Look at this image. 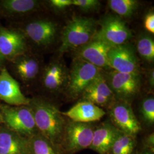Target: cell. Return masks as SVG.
<instances>
[{
    "mask_svg": "<svg viewBox=\"0 0 154 154\" xmlns=\"http://www.w3.org/2000/svg\"><path fill=\"white\" fill-rule=\"evenodd\" d=\"M40 8L35 0H1L0 13L8 18H15L32 13Z\"/></svg>",
    "mask_w": 154,
    "mask_h": 154,
    "instance_id": "ffe728a7",
    "label": "cell"
},
{
    "mask_svg": "<svg viewBox=\"0 0 154 154\" xmlns=\"http://www.w3.org/2000/svg\"><path fill=\"white\" fill-rule=\"evenodd\" d=\"M1 123H2V118H1V116H0V124H1Z\"/></svg>",
    "mask_w": 154,
    "mask_h": 154,
    "instance_id": "d6a6232c",
    "label": "cell"
},
{
    "mask_svg": "<svg viewBox=\"0 0 154 154\" xmlns=\"http://www.w3.org/2000/svg\"><path fill=\"white\" fill-rule=\"evenodd\" d=\"M68 72L66 66L61 61L50 62L45 67L42 75L43 87L51 93H57L65 89Z\"/></svg>",
    "mask_w": 154,
    "mask_h": 154,
    "instance_id": "9a60e30c",
    "label": "cell"
},
{
    "mask_svg": "<svg viewBox=\"0 0 154 154\" xmlns=\"http://www.w3.org/2000/svg\"><path fill=\"white\" fill-rule=\"evenodd\" d=\"M85 100L88 101L99 107L110 106L115 101L116 97L102 72L96 77L82 94Z\"/></svg>",
    "mask_w": 154,
    "mask_h": 154,
    "instance_id": "5bb4252c",
    "label": "cell"
},
{
    "mask_svg": "<svg viewBox=\"0 0 154 154\" xmlns=\"http://www.w3.org/2000/svg\"><path fill=\"white\" fill-rule=\"evenodd\" d=\"M142 154H154V152H151V151H145L144 152H143Z\"/></svg>",
    "mask_w": 154,
    "mask_h": 154,
    "instance_id": "1f68e13d",
    "label": "cell"
},
{
    "mask_svg": "<svg viewBox=\"0 0 154 154\" xmlns=\"http://www.w3.org/2000/svg\"><path fill=\"white\" fill-rule=\"evenodd\" d=\"M97 23L91 18L74 17L63 29L60 53L75 50L93 38Z\"/></svg>",
    "mask_w": 154,
    "mask_h": 154,
    "instance_id": "7a4b0ae2",
    "label": "cell"
},
{
    "mask_svg": "<svg viewBox=\"0 0 154 154\" xmlns=\"http://www.w3.org/2000/svg\"><path fill=\"white\" fill-rule=\"evenodd\" d=\"M110 69L123 73L139 74V63L135 52L130 45L112 47L108 53Z\"/></svg>",
    "mask_w": 154,
    "mask_h": 154,
    "instance_id": "9c48e42d",
    "label": "cell"
},
{
    "mask_svg": "<svg viewBox=\"0 0 154 154\" xmlns=\"http://www.w3.org/2000/svg\"><path fill=\"white\" fill-rule=\"evenodd\" d=\"M140 113L144 121L147 125H152L154 123V98L147 97L143 100L140 105Z\"/></svg>",
    "mask_w": 154,
    "mask_h": 154,
    "instance_id": "d4e9b609",
    "label": "cell"
},
{
    "mask_svg": "<svg viewBox=\"0 0 154 154\" xmlns=\"http://www.w3.org/2000/svg\"><path fill=\"white\" fill-rule=\"evenodd\" d=\"M102 72V69L88 62L75 58L68 72L65 88L66 94L72 99L82 95L88 85Z\"/></svg>",
    "mask_w": 154,
    "mask_h": 154,
    "instance_id": "277c9868",
    "label": "cell"
},
{
    "mask_svg": "<svg viewBox=\"0 0 154 154\" xmlns=\"http://www.w3.org/2000/svg\"><path fill=\"white\" fill-rule=\"evenodd\" d=\"M110 9L122 17L130 18L137 11L139 2L136 0H110Z\"/></svg>",
    "mask_w": 154,
    "mask_h": 154,
    "instance_id": "603a6c76",
    "label": "cell"
},
{
    "mask_svg": "<svg viewBox=\"0 0 154 154\" xmlns=\"http://www.w3.org/2000/svg\"><path fill=\"white\" fill-rule=\"evenodd\" d=\"M137 48L139 55L144 61L152 62L154 60V41L147 34H142L139 37Z\"/></svg>",
    "mask_w": 154,
    "mask_h": 154,
    "instance_id": "cb8c5ba5",
    "label": "cell"
},
{
    "mask_svg": "<svg viewBox=\"0 0 154 154\" xmlns=\"http://www.w3.org/2000/svg\"><path fill=\"white\" fill-rule=\"evenodd\" d=\"M28 106L38 132L58 148L66 125L61 111L51 102L38 97L30 99Z\"/></svg>",
    "mask_w": 154,
    "mask_h": 154,
    "instance_id": "6da1fadb",
    "label": "cell"
},
{
    "mask_svg": "<svg viewBox=\"0 0 154 154\" xmlns=\"http://www.w3.org/2000/svg\"><path fill=\"white\" fill-rule=\"evenodd\" d=\"M0 154H30L29 139L0 126Z\"/></svg>",
    "mask_w": 154,
    "mask_h": 154,
    "instance_id": "ac0fdd59",
    "label": "cell"
},
{
    "mask_svg": "<svg viewBox=\"0 0 154 154\" xmlns=\"http://www.w3.org/2000/svg\"><path fill=\"white\" fill-rule=\"evenodd\" d=\"M21 31L26 38L29 39L37 46L46 48L55 40L57 25L50 20L39 19L28 22Z\"/></svg>",
    "mask_w": 154,
    "mask_h": 154,
    "instance_id": "30bf717a",
    "label": "cell"
},
{
    "mask_svg": "<svg viewBox=\"0 0 154 154\" xmlns=\"http://www.w3.org/2000/svg\"><path fill=\"white\" fill-rule=\"evenodd\" d=\"M105 75L117 100L129 102L138 93L140 86L139 74L123 73L112 70Z\"/></svg>",
    "mask_w": 154,
    "mask_h": 154,
    "instance_id": "52a82bcc",
    "label": "cell"
},
{
    "mask_svg": "<svg viewBox=\"0 0 154 154\" xmlns=\"http://www.w3.org/2000/svg\"><path fill=\"white\" fill-rule=\"evenodd\" d=\"M0 116L5 127L22 137L30 138L39 132L32 111L28 105L0 104Z\"/></svg>",
    "mask_w": 154,
    "mask_h": 154,
    "instance_id": "3957f363",
    "label": "cell"
},
{
    "mask_svg": "<svg viewBox=\"0 0 154 154\" xmlns=\"http://www.w3.org/2000/svg\"><path fill=\"white\" fill-rule=\"evenodd\" d=\"M26 38L20 30L0 26V53L6 61L27 52Z\"/></svg>",
    "mask_w": 154,
    "mask_h": 154,
    "instance_id": "8fae6325",
    "label": "cell"
},
{
    "mask_svg": "<svg viewBox=\"0 0 154 154\" xmlns=\"http://www.w3.org/2000/svg\"><path fill=\"white\" fill-rule=\"evenodd\" d=\"M94 130L90 123L70 122L66 123L61 144L69 154L89 148Z\"/></svg>",
    "mask_w": 154,
    "mask_h": 154,
    "instance_id": "8992f818",
    "label": "cell"
},
{
    "mask_svg": "<svg viewBox=\"0 0 154 154\" xmlns=\"http://www.w3.org/2000/svg\"><path fill=\"white\" fill-rule=\"evenodd\" d=\"M0 99L10 106L29 105L30 99L22 93L18 82L6 67L0 71Z\"/></svg>",
    "mask_w": 154,
    "mask_h": 154,
    "instance_id": "7c38bea8",
    "label": "cell"
},
{
    "mask_svg": "<svg viewBox=\"0 0 154 154\" xmlns=\"http://www.w3.org/2000/svg\"><path fill=\"white\" fill-rule=\"evenodd\" d=\"M28 139L30 154H60L59 149L39 132Z\"/></svg>",
    "mask_w": 154,
    "mask_h": 154,
    "instance_id": "44dd1931",
    "label": "cell"
},
{
    "mask_svg": "<svg viewBox=\"0 0 154 154\" xmlns=\"http://www.w3.org/2000/svg\"><path fill=\"white\" fill-rule=\"evenodd\" d=\"M72 5L76 6L84 12H89L97 11L100 3L97 0H72Z\"/></svg>",
    "mask_w": 154,
    "mask_h": 154,
    "instance_id": "484cf974",
    "label": "cell"
},
{
    "mask_svg": "<svg viewBox=\"0 0 154 154\" xmlns=\"http://www.w3.org/2000/svg\"><path fill=\"white\" fill-rule=\"evenodd\" d=\"M100 29L93 39L98 40L115 47L126 44L132 37V33L121 17L109 14L103 17L99 22Z\"/></svg>",
    "mask_w": 154,
    "mask_h": 154,
    "instance_id": "5b68a950",
    "label": "cell"
},
{
    "mask_svg": "<svg viewBox=\"0 0 154 154\" xmlns=\"http://www.w3.org/2000/svg\"><path fill=\"white\" fill-rule=\"evenodd\" d=\"M112 48L98 40L92 39L88 44L75 50V57L88 62L100 69H110L107 55Z\"/></svg>",
    "mask_w": 154,
    "mask_h": 154,
    "instance_id": "4fadbf2b",
    "label": "cell"
},
{
    "mask_svg": "<svg viewBox=\"0 0 154 154\" xmlns=\"http://www.w3.org/2000/svg\"><path fill=\"white\" fill-rule=\"evenodd\" d=\"M118 130L110 122H105L94 129L92 142L89 149L99 154L110 152Z\"/></svg>",
    "mask_w": 154,
    "mask_h": 154,
    "instance_id": "d6986e66",
    "label": "cell"
},
{
    "mask_svg": "<svg viewBox=\"0 0 154 154\" xmlns=\"http://www.w3.org/2000/svg\"><path fill=\"white\" fill-rule=\"evenodd\" d=\"M148 82H149V86L150 88H154V69L151 70L149 72L148 77Z\"/></svg>",
    "mask_w": 154,
    "mask_h": 154,
    "instance_id": "f546056e",
    "label": "cell"
},
{
    "mask_svg": "<svg viewBox=\"0 0 154 154\" xmlns=\"http://www.w3.org/2000/svg\"><path fill=\"white\" fill-rule=\"evenodd\" d=\"M145 145L149 149V151L154 152V133L149 134L145 139Z\"/></svg>",
    "mask_w": 154,
    "mask_h": 154,
    "instance_id": "f1b7e54d",
    "label": "cell"
},
{
    "mask_svg": "<svg viewBox=\"0 0 154 154\" xmlns=\"http://www.w3.org/2000/svg\"><path fill=\"white\" fill-rule=\"evenodd\" d=\"M72 0H50L49 1L50 6L55 11H62L72 5Z\"/></svg>",
    "mask_w": 154,
    "mask_h": 154,
    "instance_id": "4316f807",
    "label": "cell"
},
{
    "mask_svg": "<svg viewBox=\"0 0 154 154\" xmlns=\"http://www.w3.org/2000/svg\"><path fill=\"white\" fill-rule=\"evenodd\" d=\"M109 107L111 123L118 130L134 137L140 131V125L129 102L116 100Z\"/></svg>",
    "mask_w": 154,
    "mask_h": 154,
    "instance_id": "ba28073f",
    "label": "cell"
},
{
    "mask_svg": "<svg viewBox=\"0 0 154 154\" xmlns=\"http://www.w3.org/2000/svg\"><path fill=\"white\" fill-rule=\"evenodd\" d=\"M61 113L72 121L84 123L98 121L106 114L102 108L85 100L78 102L69 110Z\"/></svg>",
    "mask_w": 154,
    "mask_h": 154,
    "instance_id": "2e32d148",
    "label": "cell"
},
{
    "mask_svg": "<svg viewBox=\"0 0 154 154\" xmlns=\"http://www.w3.org/2000/svg\"><path fill=\"white\" fill-rule=\"evenodd\" d=\"M144 26L145 29L150 33H154V13L151 11L145 16L144 20Z\"/></svg>",
    "mask_w": 154,
    "mask_h": 154,
    "instance_id": "83f0119b",
    "label": "cell"
},
{
    "mask_svg": "<svg viewBox=\"0 0 154 154\" xmlns=\"http://www.w3.org/2000/svg\"><path fill=\"white\" fill-rule=\"evenodd\" d=\"M11 70L17 78L23 83L32 82L37 77L40 70L38 60L28 52L11 61Z\"/></svg>",
    "mask_w": 154,
    "mask_h": 154,
    "instance_id": "e0dca14e",
    "label": "cell"
},
{
    "mask_svg": "<svg viewBox=\"0 0 154 154\" xmlns=\"http://www.w3.org/2000/svg\"><path fill=\"white\" fill-rule=\"evenodd\" d=\"M135 146L134 136L118 130L110 152L111 154H132Z\"/></svg>",
    "mask_w": 154,
    "mask_h": 154,
    "instance_id": "7402d4cb",
    "label": "cell"
},
{
    "mask_svg": "<svg viewBox=\"0 0 154 154\" xmlns=\"http://www.w3.org/2000/svg\"><path fill=\"white\" fill-rule=\"evenodd\" d=\"M5 59L4 58V57L0 53V71L4 67H5L4 66V63L6 62Z\"/></svg>",
    "mask_w": 154,
    "mask_h": 154,
    "instance_id": "4dcf8cb0",
    "label": "cell"
}]
</instances>
